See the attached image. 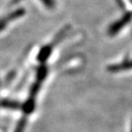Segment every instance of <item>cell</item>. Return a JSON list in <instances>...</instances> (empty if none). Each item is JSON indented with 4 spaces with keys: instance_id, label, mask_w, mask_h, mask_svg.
<instances>
[{
    "instance_id": "1",
    "label": "cell",
    "mask_w": 132,
    "mask_h": 132,
    "mask_svg": "<svg viewBox=\"0 0 132 132\" xmlns=\"http://www.w3.org/2000/svg\"><path fill=\"white\" fill-rule=\"evenodd\" d=\"M130 19H131V14H130V13H129V14H127V15H125V16L123 17L122 20L118 21V23H117V24H113V27H112V28H111V32L116 33L118 30H119V28H122V27H124L125 24H127L128 22L130 21Z\"/></svg>"
},
{
    "instance_id": "2",
    "label": "cell",
    "mask_w": 132,
    "mask_h": 132,
    "mask_svg": "<svg viewBox=\"0 0 132 132\" xmlns=\"http://www.w3.org/2000/svg\"><path fill=\"white\" fill-rule=\"evenodd\" d=\"M43 2L45 3V4L47 5L48 7H53V5H54V2H53V0H42Z\"/></svg>"
}]
</instances>
